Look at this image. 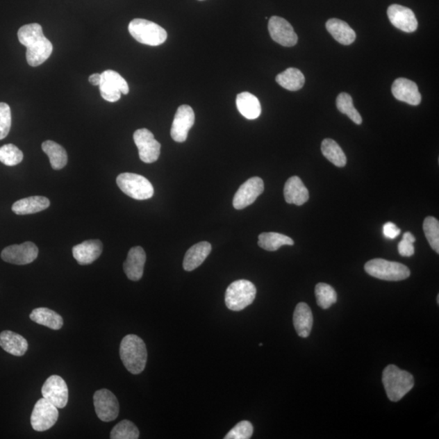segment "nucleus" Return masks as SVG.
Returning <instances> with one entry per match:
<instances>
[{"label": "nucleus", "instance_id": "10", "mask_svg": "<svg viewBox=\"0 0 439 439\" xmlns=\"http://www.w3.org/2000/svg\"><path fill=\"white\" fill-rule=\"evenodd\" d=\"M133 140L138 149L140 158L147 164L154 163L160 155V143L147 129H140L133 133Z\"/></svg>", "mask_w": 439, "mask_h": 439}, {"label": "nucleus", "instance_id": "35", "mask_svg": "<svg viewBox=\"0 0 439 439\" xmlns=\"http://www.w3.org/2000/svg\"><path fill=\"white\" fill-rule=\"evenodd\" d=\"M140 438V431L133 422L124 420L116 424L110 433L112 439H137Z\"/></svg>", "mask_w": 439, "mask_h": 439}, {"label": "nucleus", "instance_id": "5", "mask_svg": "<svg viewBox=\"0 0 439 439\" xmlns=\"http://www.w3.org/2000/svg\"><path fill=\"white\" fill-rule=\"evenodd\" d=\"M129 32L140 44L156 47L163 44L167 40V32L156 23L135 19L129 25Z\"/></svg>", "mask_w": 439, "mask_h": 439}, {"label": "nucleus", "instance_id": "1", "mask_svg": "<svg viewBox=\"0 0 439 439\" xmlns=\"http://www.w3.org/2000/svg\"><path fill=\"white\" fill-rule=\"evenodd\" d=\"M17 35L19 42L27 49L26 60L28 65L40 66L49 58L53 46L45 37L40 24L23 26L18 31Z\"/></svg>", "mask_w": 439, "mask_h": 439}, {"label": "nucleus", "instance_id": "21", "mask_svg": "<svg viewBox=\"0 0 439 439\" xmlns=\"http://www.w3.org/2000/svg\"><path fill=\"white\" fill-rule=\"evenodd\" d=\"M284 197L286 203L301 206L309 199L308 190L299 176H293L286 181L284 188Z\"/></svg>", "mask_w": 439, "mask_h": 439}, {"label": "nucleus", "instance_id": "7", "mask_svg": "<svg viewBox=\"0 0 439 439\" xmlns=\"http://www.w3.org/2000/svg\"><path fill=\"white\" fill-rule=\"evenodd\" d=\"M117 184L122 192L137 200L149 199L154 194V185L142 175L121 174L117 178Z\"/></svg>", "mask_w": 439, "mask_h": 439}, {"label": "nucleus", "instance_id": "12", "mask_svg": "<svg viewBox=\"0 0 439 439\" xmlns=\"http://www.w3.org/2000/svg\"><path fill=\"white\" fill-rule=\"evenodd\" d=\"M42 395L57 408H64L68 404V386L58 375H52L47 379L42 388Z\"/></svg>", "mask_w": 439, "mask_h": 439}, {"label": "nucleus", "instance_id": "26", "mask_svg": "<svg viewBox=\"0 0 439 439\" xmlns=\"http://www.w3.org/2000/svg\"><path fill=\"white\" fill-rule=\"evenodd\" d=\"M50 206V200L44 197H31L18 200L12 210L17 215H28L44 211Z\"/></svg>", "mask_w": 439, "mask_h": 439}, {"label": "nucleus", "instance_id": "30", "mask_svg": "<svg viewBox=\"0 0 439 439\" xmlns=\"http://www.w3.org/2000/svg\"><path fill=\"white\" fill-rule=\"evenodd\" d=\"M276 82L281 87L290 90V92H297V90L303 88L305 83V78L302 72L299 69L289 68L276 76Z\"/></svg>", "mask_w": 439, "mask_h": 439}, {"label": "nucleus", "instance_id": "24", "mask_svg": "<svg viewBox=\"0 0 439 439\" xmlns=\"http://www.w3.org/2000/svg\"><path fill=\"white\" fill-rule=\"evenodd\" d=\"M0 347L13 356H22L28 350V342L25 338L15 332L6 331L0 333Z\"/></svg>", "mask_w": 439, "mask_h": 439}, {"label": "nucleus", "instance_id": "42", "mask_svg": "<svg viewBox=\"0 0 439 439\" xmlns=\"http://www.w3.org/2000/svg\"><path fill=\"white\" fill-rule=\"evenodd\" d=\"M100 81H101V74H94L90 76L89 78V82L93 85H99Z\"/></svg>", "mask_w": 439, "mask_h": 439}, {"label": "nucleus", "instance_id": "15", "mask_svg": "<svg viewBox=\"0 0 439 439\" xmlns=\"http://www.w3.org/2000/svg\"><path fill=\"white\" fill-rule=\"evenodd\" d=\"M270 35L276 42L283 47H294L298 42V36L294 28L284 18L274 16L269 22Z\"/></svg>", "mask_w": 439, "mask_h": 439}, {"label": "nucleus", "instance_id": "6", "mask_svg": "<svg viewBox=\"0 0 439 439\" xmlns=\"http://www.w3.org/2000/svg\"><path fill=\"white\" fill-rule=\"evenodd\" d=\"M365 270L374 278L391 281L407 279L411 274L406 265L384 259H374L367 262Z\"/></svg>", "mask_w": 439, "mask_h": 439}, {"label": "nucleus", "instance_id": "3", "mask_svg": "<svg viewBox=\"0 0 439 439\" xmlns=\"http://www.w3.org/2000/svg\"><path fill=\"white\" fill-rule=\"evenodd\" d=\"M383 383L389 399L398 402L413 389L414 379L408 372L390 365L383 370Z\"/></svg>", "mask_w": 439, "mask_h": 439}, {"label": "nucleus", "instance_id": "8", "mask_svg": "<svg viewBox=\"0 0 439 439\" xmlns=\"http://www.w3.org/2000/svg\"><path fill=\"white\" fill-rule=\"evenodd\" d=\"M99 87L103 99L111 103L118 101L122 94H127L130 92L126 81L117 72L111 69L101 74Z\"/></svg>", "mask_w": 439, "mask_h": 439}, {"label": "nucleus", "instance_id": "31", "mask_svg": "<svg viewBox=\"0 0 439 439\" xmlns=\"http://www.w3.org/2000/svg\"><path fill=\"white\" fill-rule=\"evenodd\" d=\"M258 245L266 251H275L281 247L294 245V241L292 238L279 233H262L259 235Z\"/></svg>", "mask_w": 439, "mask_h": 439}, {"label": "nucleus", "instance_id": "40", "mask_svg": "<svg viewBox=\"0 0 439 439\" xmlns=\"http://www.w3.org/2000/svg\"><path fill=\"white\" fill-rule=\"evenodd\" d=\"M416 242V238L412 233L406 232L403 236V240L400 241L398 250L400 256L404 257L412 256L415 253L413 243Z\"/></svg>", "mask_w": 439, "mask_h": 439}, {"label": "nucleus", "instance_id": "4", "mask_svg": "<svg viewBox=\"0 0 439 439\" xmlns=\"http://www.w3.org/2000/svg\"><path fill=\"white\" fill-rule=\"evenodd\" d=\"M256 288L251 281L245 279L233 281L226 291V307L233 312H240L249 306L256 299Z\"/></svg>", "mask_w": 439, "mask_h": 439}, {"label": "nucleus", "instance_id": "20", "mask_svg": "<svg viewBox=\"0 0 439 439\" xmlns=\"http://www.w3.org/2000/svg\"><path fill=\"white\" fill-rule=\"evenodd\" d=\"M103 251V243L99 240L85 241L73 247V256L80 265L92 264Z\"/></svg>", "mask_w": 439, "mask_h": 439}, {"label": "nucleus", "instance_id": "41", "mask_svg": "<svg viewBox=\"0 0 439 439\" xmlns=\"http://www.w3.org/2000/svg\"><path fill=\"white\" fill-rule=\"evenodd\" d=\"M400 229L392 222H386L383 226V235L389 240H395L400 235Z\"/></svg>", "mask_w": 439, "mask_h": 439}, {"label": "nucleus", "instance_id": "44", "mask_svg": "<svg viewBox=\"0 0 439 439\" xmlns=\"http://www.w3.org/2000/svg\"><path fill=\"white\" fill-rule=\"evenodd\" d=\"M201 1H202V0H201Z\"/></svg>", "mask_w": 439, "mask_h": 439}, {"label": "nucleus", "instance_id": "13", "mask_svg": "<svg viewBox=\"0 0 439 439\" xmlns=\"http://www.w3.org/2000/svg\"><path fill=\"white\" fill-rule=\"evenodd\" d=\"M39 249L35 243L26 242L20 245L8 246L3 250L1 258L7 263L25 265L37 259Z\"/></svg>", "mask_w": 439, "mask_h": 439}, {"label": "nucleus", "instance_id": "38", "mask_svg": "<svg viewBox=\"0 0 439 439\" xmlns=\"http://www.w3.org/2000/svg\"><path fill=\"white\" fill-rule=\"evenodd\" d=\"M253 426L250 422L242 421L238 423L225 436V439H249L251 438Z\"/></svg>", "mask_w": 439, "mask_h": 439}, {"label": "nucleus", "instance_id": "23", "mask_svg": "<svg viewBox=\"0 0 439 439\" xmlns=\"http://www.w3.org/2000/svg\"><path fill=\"white\" fill-rule=\"evenodd\" d=\"M293 322L295 331L301 338H308L311 333L313 316L311 308L305 303H299L295 309Z\"/></svg>", "mask_w": 439, "mask_h": 439}, {"label": "nucleus", "instance_id": "19", "mask_svg": "<svg viewBox=\"0 0 439 439\" xmlns=\"http://www.w3.org/2000/svg\"><path fill=\"white\" fill-rule=\"evenodd\" d=\"M147 256L141 247H132L128 253L127 259L123 265L127 278L131 281H140L142 278Z\"/></svg>", "mask_w": 439, "mask_h": 439}, {"label": "nucleus", "instance_id": "9", "mask_svg": "<svg viewBox=\"0 0 439 439\" xmlns=\"http://www.w3.org/2000/svg\"><path fill=\"white\" fill-rule=\"evenodd\" d=\"M58 417V408L42 397L33 407L31 418L32 428L35 431H46L55 426Z\"/></svg>", "mask_w": 439, "mask_h": 439}, {"label": "nucleus", "instance_id": "14", "mask_svg": "<svg viewBox=\"0 0 439 439\" xmlns=\"http://www.w3.org/2000/svg\"><path fill=\"white\" fill-rule=\"evenodd\" d=\"M265 184L259 176L248 179L238 188L233 199V205L235 209L245 208L254 203L257 198L263 193Z\"/></svg>", "mask_w": 439, "mask_h": 439}, {"label": "nucleus", "instance_id": "28", "mask_svg": "<svg viewBox=\"0 0 439 439\" xmlns=\"http://www.w3.org/2000/svg\"><path fill=\"white\" fill-rule=\"evenodd\" d=\"M30 318L33 322L49 327L53 331H58L63 326V318L53 310L47 308L33 309Z\"/></svg>", "mask_w": 439, "mask_h": 439}, {"label": "nucleus", "instance_id": "25", "mask_svg": "<svg viewBox=\"0 0 439 439\" xmlns=\"http://www.w3.org/2000/svg\"><path fill=\"white\" fill-rule=\"evenodd\" d=\"M326 27L333 39L341 44L350 45L356 40V32L347 22L340 19H329L326 24Z\"/></svg>", "mask_w": 439, "mask_h": 439}, {"label": "nucleus", "instance_id": "39", "mask_svg": "<svg viewBox=\"0 0 439 439\" xmlns=\"http://www.w3.org/2000/svg\"><path fill=\"white\" fill-rule=\"evenodd\" d=\"M12 125L11 109L6 103H0V140L6 138Z\"/></svg>", "mask_w": 439, "mask_h": 439}, {"label": "nucleus", "instance_id": "32", "mask_svg": "<svg viewBox=\"0 0 439 439\" xmlns=\"http://www.w3.org/2000/svg\"><path fill=\"white\" fill-rule=\"evenodd\" d=\"M322 154L332 164L337 167H345L347 165V157L338 143L331 138L324 140L322 143Z\"/></svg>", "mask_w": 439, "mask_h": 439}, {"label": "nucleus", "instance_id": "17", "mask_svg": "<svg viewBox=\"0 0 439 439\" xmlns=\"http://www.w3.org/2000/svg\"><path fill=\"white\" fill-rule=\"evenodd\" d=\"M388 15L390 23L399 30L406 33L417 31L418 22L411 9L399 4H392L388 8Z\"/></svg>", "mask_w": 439, "mask_h": 439}, {"label": "nucleus", "instance_id": "27", "mask_svg": "<svg viewBox=\"0 0 439 439\" xmlns=\"http://www.w3.org/2000/svg\"><path fill=\"white\" fill-rule=\"evenodd\" d=\"M236 104L238 111L248 120H255L261 113V105L259 99L249 92L238 94Z\"/></svg>", "mask_w": 439, "mask_h": 439}, {"label": "nucleus", "instance_id": "22", "mask_svg": "<svg viewBox=\"0 0 439 439\" xmlns=\"http://www.w3.org/2000/svg\"><path fill=\"white\" fill-rule=\"evenodd\" d=\"M212 251V246L208 242H200L190 248L185 253L183 260V268L190 272L204 263Z\"/></svg>", "mask_w": 439, "mask_h": 439}, {"label": "nucleus", "instance_id": "36", "mask_svg": "<svg viewBox=\"0 0 439 439\" xmlns=\"http://www.w3.org/2000/svg\"><path fill=\"white\" fill-rule=\"evenodd\" d=\"M424 235L427 238L429 245L438 254L439 253V222L436 218L428 217L423 223Z\"/></svg>", "mask_w": 439, "mask_h": 439}, {"label": "nucleus", "instance_id": "2", "mask_svg": "<svg viewBox=\"0 0 439 439\" xmlns=\"http://www.w3.org/2000/svg\"><path fill=\"white\" fill-rule=\"evenodd\" d=\"M120 356L123 365L130 373L141 374L144 370L147 361L144 341L135 335L126 336L121 342Z\"/></svg>", "mask_w": 439, "mask_h": 439}, {"label": "nucleus", "instance_id": "34", "mask_svg": "<svg viewBox=\"0 0 439 439\" xmlns=\"http://www.w3.org/2000/svg\"><path fill=\"white\" fill-rule=\"evenodd\" d=\"M318 306L323 309L331 308L337 302V293L335 289L326 283H318L315 288Z\"/></svg>", "mask_w": 439, "mask_h": 439}, {"label": "nucleus", "instance_id": "29", "mask_svg": "<svg viewBox=\"0 0 439 439\" xmlns=\"http://www.w3.org/2000/svg\"><path fill=\"white\" fill-rule=\"evenodd\" d=\"M42 149L49 157L51 168L60 170L64 168L68 162V156L63 147L53 141L47 140L42 144Z\"/></svg>", "mask_w": 439, "mask_h": 439}, {"label": "nucleus", "instance_id": "18", "mask_svg": "<svg viewBox=\"0 0 439 439\" xmlns=\"http://www.w3.org/2000/svg\"><path fill=\"white\" fill-rule=\"evenodd\" d=\"M391 92L396 99L413 106L422 102V94L419 92L417 85L411 80L404 78L396 79Z\"/></svg>", "mask_w": 439, "mask_h": 439}, {"label": "nucleus", "instance_id": "43", "mask_svg": "<svg viewBox=\"0 0 439 439\" xmlns=\"http://www.w3.org/2000/svg\"><path fill=\"white\" fill-rule=\"evenodd\" d=\"M437 302H438V304H439V297H438V298H437Z\"/></svg>", "mask_w": 439, "mask_h": 439}, {"label": "nucleus", "instance_id": "33", "mask_svg": "<svg viewBox=\"0 0 439 439\" xmlns=\"http://www.w3.org/2000/svg\"><path fill=\"white\" fill-rule=\"evenodd\" d=\"M336 104L338 111L345 114V115L349 117L353 122L357 124V125H361L362 123V117L359 112H358L354 107L350 94L345 92L338 94Z\"/></svg>", "mask_w": 439, "mask_h": 439}, {"label": "nucleus", "instance_id": "16", "mask_svg": "<svg viewBox=\"0 0 439 439\" xmlns=\"http://www.w3.org/2000/svg\"><path fill=\"white\" fill-rule=\"evenodd\" d=\"M194 113L188 105H181L175 114L171 128V137L175 142H183L188 140V133L194 124Z\"/></svg>", "mask_w": 439, "mask_h": 439}, {"label": "nucleus", "instance_id": "37", "mask_svg": "<svg viewBox=\"0 0 439 439\" xmlns=\"http://www.w3.org/2000/svg\"><path fill=\"white\" fill-rule=\"evenodd\" d=\"M23 152L13 144L0 147V162L7 166H15L23 160Z\"/></svg>", "mask_w": 439, "mask_h": 439}, {"label": "nucleus", "instance_id": "11", "mask_svg": "<svg viewBox=\"0 0 439 439\" xmlns=\"http://www.w3.org/2000/svg\"><path fill=\"white\" fill-rule=\"evenodd\" d=\"M94 406L98 417L103 422L114 421L120 412V405L115 395L107 389L94 393Z\"/></svg>", "mask_w": 439, "mask_h": 439}]
</instances>
